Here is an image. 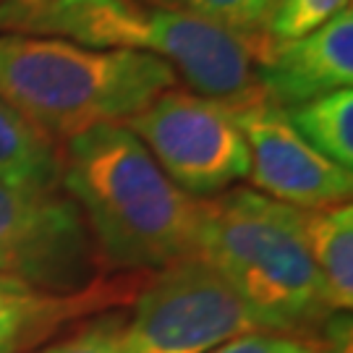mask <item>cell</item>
Returning <instances> with one entry per match:
<instances>
[{"label": "cell", "mask_w": 353, "mask_h": 353, "mask_svg": "<svg viewBox=\"0 0 353 353\" xmlns=\"http://www.w3.org/2000/svg\"><path fill=\"white\" fill-rule=\"evenodd\" d=\"M272 0H178L181 11H189L210 24L228 29L256 50Z\"/></svg>", "instance_id": "cell-15"}, {"label": "cell", "mask_w": 353, "mask_h": 353, "mask_svg": "<svg viewBox=\"0 0 353 353\" xmlns=\"http://www.w3.org/2000/svg\"><path fill=\"white\" fill-rule=\"evenodd\" d=\"M63 154L11 102L0 97V183L29 191H61Z\"/></svg>", "instance_id": "cell-11"}, {"label": "cell", "mask_w": 353, "mask_h": 353, "mask_svg": "<svg viewBox=\"0 0 353 353\" xmlns=\"http://www.w3.org/2000/svg\"><path fill=\"white\" fill-rule=\"evenodd\" d=\"M345 8H351V0H272L259 45L303 37Z\"/></svg>", "instance_id": "cell-14"}, {"label": "cell", "mask_w": 353, "mask_h": 353, "mask_svg": "<svg viewBox=\"0 0 353 353\" xmlns=\"http://www.w3.org/2000/svg\"><path fill=\"white\" fill-rule=\"evenodd\" d=\"M150 3H157V6H168V8H178V0H150Z\"/></svg>", "instance_id": "cell-19"}, {"label": "cell", "mask_w": 353, "mask_h": 353, "mask_svg": "<svg viewBox=\"0 0 353 353\" xmlns=\"http://www.w3.org/2000/svg\"><path fill=\"white\" fill-rule=\"evenodd\" d=\"M123 126L154 163L194 199H212L249 176V147L236 108L191 89L170 87Z\"/></svg>", "instance_id": "cell-5"}, {"label": "cell", "mask_w": 353, "mask_h": 353, "mask_svg": "<svg viewBox=\"0 0 353 353\" xmlns=\"http://www.w3.org/2000/svg\"><path fill=\"white\" fill-rule=\"evenodd\" d=\"M199 256L228 280L256 325L312 341L332 314L303 243L299 210L254 189L202 199Z\"/></svg>", "instance_id": "cell-3"}, {"label": "cell", "mask_w": 353, "mask_h": 353, "mask_svg": "<svg viewBox=\"0 0 353 353\" xmlns=\"http://www.w3.org/2000/svg\"><path fill=\"white\" fill-rule=\"evenodd\" d=\"M61 154V189L84 217L102 267L154 272L199 254L202 199L178 189L123 123L87 128Z\"/></svg>", "instance_id": "cell-1"}, {"label": "cell", "mask_w": 353, "mask_h": 353, "mask_svg": "<svg viewBox=\"0 0 353 353\" xmlns=\"http://www.w3.org/2000/svg\"><path fill=\"white\" fill-rule=\"evenodd\" d=\"M249 147L252 189L296 210H322L351 202L353 176L303 139L283 108L265 97L236 108Z\"/></svg>", "instance_id": "cell-8"}, {"label": "cell", "mask_w": 353, "mask_h": 353, "mask_svg": "<svg viewBox=\"0 0 353 353\" xmlns=\"http://www.w3.org/2000/svg\"><path fill=\"white\" fill-rule=\"evenodd\" d=\"M290 126L319 154L353 170V92L338 89L325 97L285 108Z\"/></svg>", "instance_id": "cell-13"}, {"label": "cell", "mask_w": 353, "mask_h": 353, "mask_svg": "<svg viewBox=\"0 0 353 353\" xmlns=\"http://www.w3.org/2000/svg\"><path fill=\"white\" fill-rule=\"evenodd\" d=\"M34 353H139L126 330V316L110 312Z\"/></svg>", "instance_id": "cell-16"}, {"label": "cell", "mask_w": 353, "mask_h": 353, "mask_svg": "<svg viewBox=\"0 0 353 353\" xmlns=\"http://www.w3.org/2000/svg\"><path fill=\"white\" fill-rule=\"evenodd\" d=\"M0 34L154 55L191 92L241 108L262 97L254 50L228 29L150 0H0Z\"/></svg>", "instance_id": "cell-2"}, {"label": "cell", "mask_w": 353, "mask_h": 353, "mask_svg": "<svg viewBox=\"0 0 353 353\" xmlns=\"http://www.w3.org/2000/svg\"><path fill=\"white\" fill-rule=\"evenodd\" d=\"M126 330L139 353H210L262 327L228 280L194 254L152 272L134 299Z\"/></svg>", "instance_id": "cell-6"}, {"label": "cell", "mask_w": 353, "mask_h": 353, "mask_svg": "<svg viewBox=\"0 0 353 353\" xmlns=\"http://www.w3.org/2000/svg\"><path fill=\"white\" fill-rule=\"evenodd\" d=\"M105 270L79 207L65 191L0 183V275L32 290L76 296Z\"/></svg>", "instance_id": "cell-7"}, {"label": "cell", "mask_w": 353, "mask_h": 353, "mask_svg": "<svg viewBox=\"0 0 353 353\" xmlns=\"http://www.w3.org/2000/svg\"><path fill=\"white\" fill-rule=\"evenodd\" d=\"M19 285H21V283H16V280L0 275V288H19ZM24 288H26V285H24Z\"/></svg>", "instance_id": "cell-18"}, {"label": "cell", "mask_w": 353, "mask_h": 353, "mask_svg": "<svg viewBox=\"0 0 353 353\" xmlns=\"http://www.w3.org/2000/svg\"><path fill=\"white\" fill-rule=\"evenodd\" d=\"M118 288H97L76 296H52L32 288H0V353H29L74 316L115 301Z\"/></svg>", "instance_id": "cell-10"}, {"label": "cell", "mask_w": 353, "mask_h": 353, "mask_svg": "<svg viewBox=\"0 0 353 353\" xmlns=\"http://www.w3.org/2000/svg\"><path fill=\"white\" fill-rule=\"evenodd\" d=\"M256 84L267 102L296 108L353 84V11L345 8L319 29L254 50Z\"/></svg>", "instance_id": "cell-9"}, {"label": "cell", "mask_w": 353, "mask_h": 353, "mask_svg": "<svg viewBox=\"0 0 353 353\" xmlns=\"http://www.w3.org/2000/svg\"><path fill=\"white\" fill-rule=\"evenodd\" d=\"M210 353H319V348L314 341L270 332V330H252L239 338H230Z\"/></svg>", "instance_id": "cell-17"}, {"label": "cell", "mask_w": 353, "mask_h": 353, "mask_svg": "<svg viewBox=\"0 0 353 353\" xmlns=\"http://www.w3.org/2000/svg\"><path fill=\"white\" fill-rule=\"evenodd\" d=\"M303 243L335 312L353 306V207L351 202L322 210H299Z\"/></svg>", "instance_id": "cell-12"}, {"label": "cell", "mask_w": 353, "mask_h": 353, "mask_svg": "<svg viewBox=\"0 0 353 353\" xmlns=\"http://www.w3.org/2000/svg\"><path fill=\"white\" fill-rule=\"evenodd\" d=\"M176 84V71L147 52L0 34V97L55 141L126 123Z\"/></svg>", "instance_id": "cell-4"}]
</instances>
